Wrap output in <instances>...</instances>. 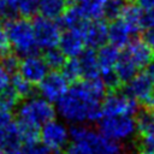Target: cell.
Listing matches in <instances>:
<instances>
[{
  "instance_id": "obj_44",
  "label": "cell",
  "mask_w": 154,
  "mask_h": 154,
  "mask_svg": "<svg viewBox=\"0 0 154 154\" xmlns=\"http://www.w3.org/2000/svg\"><path fill=\"white\" fill-rule=\"evenodd\" d=\"M152 114H153V117H154V108L152 109Z\"/></svg>"
},
{
  "instance_id": "obj_12",
  "label": "cell",
  "mask_w": 154,
  "mask_h": 154,
  "mask_svg": "<svg viewBox=\"0 0 154 154\" xmlns=\"http://www.w3.org/2000/svg\"><path fill=\"white\" fill-rule=\"evenodd\" d=\"M124 51L131 58V60L136 64L140 70L146 69L154 60V51L147 45V42L138 36H134Z\"/></svg>"
},
{
  "instance_id": "obj_29",
  "label": "cell",
  "mask_w": 154,
  "mask_h": 154,
  "mask_svg": "<svg viewBox=\"0 0 154 154\" xmlns=\"http://www.w3.org/2000/svg\"><path fill=\"white\" fill-rule=\"evenodd\" d=\"M40 0H19L18 1V13L26 19H31L38 13Z\"/></svg>"
},
{
  "instance_id": "obj_10",
  "label": "cell",
  "mask_w": 154,
  "mask_h": 154,
  "mask_svg": "<svg viewBox=\"0 0 154 154\" xmlns=\"http://www.w3.org/2000/svg\"><path fill=\"white\" fill-rule=\"evenodd\" d=\"M40 140H42V143L51 150H58L67 143L69 130L61 123L53 119L42 125Z\"/></svg>"
},
{
  "instance_id": "obj_15",
  "label": "cell",
  "mask_w": 154,
  "mask_h": 154,
  "mask_svg": "<svg viewBox=\"0 0 154 154\" xmlns=\"http://www.w3.org/2000/svg\"><path fill=\"white\" fill-rule=\"evenodd\" d=\"M55 22L59 25L60 30L77 29L84 31L90 20L85 18V16L83 14V12L81 11L77 4H69L64 13Z\"/></svg>"
},
{
  "instance_id": "obj_31",
  "label": "cell",
  "mask_w": 154,
  "mask_h": 154,
  "mask_svg": "<svg viewBox=\"0 0 154 154\" xmlns=\"http://www.w3.org/2000/svg\"><path fill=\"white\" fill-rule=\"evenodd\" d=\"M16 154H52V153H51V149L46 144L37 141L34 143L22 144V147Z\"/></svg>"
},
{
  "instance_id": "obj_43",
  "label": "cell",
  "mask_w": 154,
  "mask_h": 154,
  "mask_svg": "<svg viewBox=\"0 0 154 154\" xmlns=\"http://www.w3.org/2000/svg\"><path fill=\"white\" fill-rule=\"evenodd\" d=\"M2 26H4V20H2L1 17H0V29H2Z\"/></svg>"
},
{
  "instance_id": "obj_25",
  "label": "cell",
  "mask_w": 154,
  "mask_h": 154,
  "mask_svg": "<svg viewBox=\"0 0 154 154\" xmlns=\"http://www.w3.org/2000/svg\"><path fill=\"white\" fill-rule=\"evenodd\" d=\"M43 58V60L46 61L48 69L51 70H54V71H60L61 67L64 66L67 57L57 47L54 48H49V49H46L45 53L41 55Z\"/></svg>"
},
{
  "instance_id": "obj_18",
  "label": "cell",
  "mask_w": 154,
  "mask_h": 154,
  "mask_svg": "<svg viewBox=\"0 0 154 154\" xmlns=\"http://www.w3.org/2000/svg\"><path fill=\"white\" fill-rule=\"evenodd\" d=\"M108 41L111 45L116 46L119 49L126 47L129 41L131 40V31L128 25L120 19L117 18L112 22H108Z\"/></svg>"
},
{
  "instance_id": "obj_5",
  "label": "cell",
  "mask_w": 154,
  "mask_h": 154,
  "mask_svg": "<svg viewBox=\"0 0 154 154\" xmlns=\"http://www.w3.org/2000/svg\"><path fill=\"white\" fill-rule=\"evenodd\" d=\"M31 26L36 43L42 49H49L58 46L61 30L55 20L42 17L41 14L34 16L31 19Z\"/></svg>"
},
{
  "instance_id": "obj_26",
  "label": "cell",
  "mask_w": 154,
  "mask_h": 154,
  "mask_svg": "<svg viewBox=\"0 0 154 154\" xmlns=\"http://www.w3.org/2000/svg\"><path fill=\"white\" fill-rule=\"evenodd\" d=\"M20 102V97L16 93L12 85H7L0 91V109L13 111Z\"/></svg>"
},
{
  "instance_id": "obj_19",
  "label": "cell",
  "mask_w": 154,
  "mask_h": 154,
  "mask_svg": "<svg viewBox=\"0 0 154 154\" xmlns=\"http://www.w3.org/2000/svg\"><path fill=\"white\" fill-rule=\"evenodd\" d=\"M119 54H120L119 48H117L111 43H106L97 49L96 58L100 69V75L114 70V65L119 58Z\"/></svg>"
},
{
  "instance_id": "obj_14",
  "label": "cell",
  "mask_w": 154,
  "mask_h": 154,
  "mask_svg": "<svg viewBox=\"0 0 154 154\" xmlns=\"http://www.w3.org/2000/svg\"><path fill=\"white\" fill-rule=\"evenodd\" d=\"M85 47L99 49L108 41V25L105 19L90 20L83 31Z\"/></svg>"
},
{
  "instance_id": "obj_30",
  "label": "cell",
  "mask_w": 154,
  "mask_h": 154,
  "mask_svg": "<svg viewBox=\"0 0 154 154\" xmlns=\"http://www.w3.org/2000/svg\"><path fill=\"white\" fill-rule=\"evenodd\" d=\"M19 64H20V58L12 51L8 54H6L5 57H2L0 59V65L2 66V69L10 75H14L18 72L19 70Z\"/></svg>"
},
{
  "instance_id": "obj_21",
  "label": "cell",
  "mask_w": 154,
  "mask_h": 154,
  "mask_svg": "<svg viewBox=\"0 0 154 154\" xmlns=\"http://www.w3.org/2000/svg\"><path fill=\"white\" fill-rule=\"evenodd\" d=\"M66 0H40L38 14L52 20H57L67 7Z\"/></svg>"
},
{
  "instance_id": "obj_42",
  "label": "cell",
  "mask_w": 154,
  "mask_h": 154,
  "mask_svg": "<svg viewBox=\"0 0 154 154\" xmlns=\"http://www.w3.org/2000/svg\"><path fill=\"white\" fill-rule=\"evenodd\" d=\"M81 0H66V2L67 4H77V2H79Z\"/></svg>"
},
{
  "instance_id": "obj_27",
  "label": "cell",
  "mask_w": 154,
  "mask_h": 154,
  "mask_svg": "<svg viewBox=\"0 0 154 154\" xmlns=\"http://www.w3.org/2000/svg\"><path fill=\"white\" fill-rule=\"evenodd\" d=\"M60 72L70 84H73V83H77L78 81H81L82 76H81V69H79L77 57L76 58H67L64 66L61 67Z\"/></svg>"
},
{
  "instance_id": "obj_16",
  "label": "cell",
  "mask_w": 154,
  "mask_h": 154,
  "mask_svg": "<svg viewBox=\"0 0 154 154\" xmlns=\"http://www.w3.org/2000/svg\"><path fill=\"white\" fill-rule=\"evenodd\" d=\"M142 14H143L142 8H140L135 2L125 0V5L122 10L119 18L128 25L132 37L142 32Z\"/></svg>"
},
{
  "instance_id": "obj_13",
  "label": "cell",
  "mask_w": 154,
  "mask_h": 154,
  "mask_svg": "<svg viewBox=\"0 0 154 154\" xmlns=\"http://www.w3.org/2000/svg\"><path fill=\"white\" fill-rule=\"evenodd\" d=\"M59 49L67 58H76L85 48L83 31L77 29H66L61 32L59 40Z\"/></svg>"
},
{
  "instance_id": "obj_28",
  "label": "cell",
  "mask_w": 154,
  "mask_h": 154,
  "mask_svg": "<svg viewBox=\"0 0 154 154\" xmlns=\"http://www.w3.org/2000/svg\"><path fill=\"white\" fill-rule=\"evenodd\" d=\"M124 5H125V0H106L103 19L106 22H112L119 18Z\"/></svg>"
},
{
  "instance_id": "obj_8",
  "label": "cell",
  "mask_w": 154,
  "mask_h": 154,
  "mask_svg": "<svg viewBox=\"0 0 154 154\" xmlns=\"http://www.w3.org/2000/svg\"><path fill=\"white\" fill-rule=\"evenodd\" d=\"M70 83L60 71L52 70L37 84L38 94L49 102H58L67 91Z\"/></svg>"
},
{
  "instance_id": "obj_9",
  "label": "cell",
  "mask_w": 154,
  "mask_h": 154,
  "mask_svg": "<svg viewBox=\"0 0 154 154\" xmlns=\"http://www.w3.org/2000/svg\"><path fill=\"white\" fill-rule=\"evenodd\" d=\"M81 142L87 143L94 154H122L123 153V146L120 144L119 141L109 138L102 135L101 132H96L89 128Z\"/></svg>"
},
{
  "instance_id": "obj_11",
  "label": "cell",
  "mask_w": 154,
  "mask_h": 154,
  "mask_svg": "<svg viewBox=\"0 0 154 154\" xmlns=\"http://www.w3.org/2000/svg\"><path fill=\"white\" fill-rule=\"evenodd\" d=\"M48 66L41 55L26 57L20 59L18 72L28 82L34 85H37L48 73Z\"/></svg>"
},
{
  "instance_id": "obj_2",
  "label": "cell",
  "mask_w": 154,
  "mask_h": 154,
  "mask_svg": "<svg viewBox=\"0 0 154 154\" xmlns=\"http://www.w3.org/2000/svg\"><path fill=\"white\" fill-rule=\"evenodd\" d=\"M4 30L8 36L12 51L20 59L41 55V48L36 43L30 19L22 17L4 22Z\"/></svg>"
},
{
  "instance_id": "obj_34",
  "label": "cell",
  "mask_w": 154,
  "mask_h": 154,
  "mask_svg": "<svg viewBox=\"0 0 154 154\" xmlns=\"http://www.w3.org/2000/svg\"><path fill=\"white\" fill-rule=\"evenodd\" d=\"M154 26V7L150 10H143L142 14V30Z\"/></svg>"
},
{
  "instance_id": "obj_38",
  "label": "cell",
  "mask_w": 154,
  "mask_h": 154,
  "mask_svg": "<svg viewBox=\"0 0 154 154\" xmlns=\"http://www.w3.org/2000/svg\"><path fill=\"white\" fill-rule=\"evenodd\" d=\"M138 135H142V136H146L148 140H150L153 143H154V124L143 134H138Z\"/></svg>"
},
{
  "instance_id": "obj_22",
  "label": "cell",
  "mask_w": 154,
  "mask_h": 154,
  "mask_svg": "<svg viewBox=\"0 0 154 154\" xmlns=\"http://www.w3.org/2000/svg\"><path fill=\"white\" fill-rule=\"evenodd\" d=\"M11 85L13 87L20 100H26L38 95V89L36 88V85L28 82L24 77H22L19 72L11 76Z\"/></svg>"
},
{
  "instance_id": "obj_7",
  "label": "cell",
  "mask_w": 154,
  "mask_h": 154,
  "mask_svg": "<svg viewBox=\"0 0 154 154\" xmlns=\"http://www.w3.org/2000/svg\"><path fill=\"white\" fill-rule=\"evenodd\" d=\"M122 91L136 100L140 106H143L154 93V83L147 71H138L130 81L123 84Z\"/></svg>"
},
{
  "instance_id": "obj_32",
  "label": "cell",
  "mask_w": 154,
  "mask_h": 154,
  "mask_svg": "<svg viewBox=\"0 0 154 154\" xmlns=\"http://www.w3.org/2000/svg\"><path fill=\"white\" fill-rule=\"evenodd\" d=\"M66 154H94L89 146L84 142H72L69 144Z\"/></svg>"
},
{
  "instance_id": "obj_1",
  "label": "cell",
  "mask_w": 154,
  "mask_h": 154,
  "mask_svg": "<svg viewBox=\"0 0 154 154\" xmlns=\"http://www.w3.org/2000/svg\"><path fill=\"white\" fill-rule=\"evenodd\" d=\"M59 114L71 123H83L85 120L97 123L103 116L101 102L91 100L78 83L71 84L65 95L57 102Z\"/></svg>"
},
{
  "instance_id": "obj_24",
  "label": "cell",
  "mask_w": 154,
  "mask_h": 154,
  "mask_svg": "<svg viewBox=\"0 0 154 154\" xmlns=\"http://www.w3.org/2000/svg\"><path fill=\"white\" fill-rule=\"evenodd\" d=\"M17 128L20 135V140L23 143H34L40 141V135H41V126L30 122L25 120H16Z\"/></svg>"
},
{
  "instance_id": "obj_23",
  "label": "cell",
  "mask_w": 154,
  "mask_h": 154,
  "mask_svg": "<svg viewBox=\"0 0 154 154\" xmlns=\"http://www.w3.org/2000/svg\"><path fill=\"white\" fill-rule=\"evenodd\" d=\"M106 0H81L78 6L87 19L100 20L103 19Z\"/></svg>"
},
{
  "instance_id": "obj_20",
  "label": "cell",
  "mask_w": 154,
  "mask_h": 154,
  "mask_svg": "<svg viewBox=\"0 0 154 154\" xmlns=\"http://www.w3.org/2000/svg\"><path fill=\"white\" fill-rule=\"evenodd\" d=\"M138 71H140V69L136 66V64L131 60V58L128 55V53L125 51H123L119 54V58L114 65V72H116L117 77L119 78L120 83L125 84Z\"/></svg>"
},
{
  "instance_id": "obj_45",
  "label": "cell",
  "mask_w": 154,
  "mask_h": 154,
  "mask_svg": "<svg viewBox=\"0 0 154 154\" xmlns=\"http://www.w3.org/2000/svg\"><path fill=\"white\" fill-rule=\"evenodd\" d=\"M126 1H135V0H126Z\"/></svg>"
},
{
  "instance_id": "obj_41",
  "label": "cell",
  "mask_w": 154,
  "mask_h": 154,
  "mask_svg": "<svg viewBox=\"0 0 154 154\" xmlns=\"http://www.w3.org/2000/svg\"><path fill=\"white\" fill-rule=\"evenodd\" d=\"M52 154H66V152H63L61 149H58V150H54Z\"/></svg>"
},
{
  "instance_id": "obj_40",
  "label": "cell",
  "mask_w": 154,
  "mask_h": 154,
  "mask_svg": "<svg viewBox=\"0 0 154 154\" xmlns=\"http://www.w3.org/2000/svg\"><path fill=\"white\" fill-rule=\"evenodd\" d=\"M18 1H19V0H5V2H6L10 7H12L13 10H17V11H18V8H17V6H18Z\"/></svg>"
},
{
  "instance_id": "obj_4",
  "label": "cell",
  "mask_w": 154,
  "mask_h": 154,
  "mask_svg": "<svg viewBox=\"0 0 154 154\" xmlns=\"http://www.w3.org/2000/svg\"><path fill=\"white\" fill-rule=\"evenodd\" d=\"M140 105L132 97L125 95L122 89L116 91H107L101 101V111L103 117L129 116L135 117Z\"/></svg>"
},
{
  "instance_id": "obj_6",
  "label": "cell",
  "mask_w": 154,
  "mask_h": 154,
  "mask_svg": "<svg viewBox=\"0 0 154 154\" xmlns=\"http://www.w3.org/2000/svg\"><path fill=\"white\" fill-rule=\"evenodd\" d=\"M97 125L102 135L117 141L128 138L136 132L135 118L129 116L102 117L97 122Z\"/></svg>"
},
{
  "instance_id": "obj_3",
  "label": "cell",
  "mask_w": 154,
  "mask_h": 154,
  "mask_svg": "<svg viewBox=\"0 0 154 154\" xmlns=\"http://www.w3.org/2000/svg\"><path fill=\"white\" fill-rule=\"evenodd\" d=\"M55 118V109L53 105L46 99L34 96L26 99L17 109V119L30 122L37 125H43Z\"/></svg>"
},
{
  "instance_id": "obj_33",
  "label": "cell",
  "mask_w": 154,
  "mask_h": 154,
  "mask_svg": "<svg viewBox=\"0 0 154 154\" xmlns=\"http://www.w3.org/2000/svg\"><path fill=\"white\" fill-rule=\"evenodd\" d=\"M10 52H12V46L8 40V36L5 32V30L0 29V59Z\"/></svg>"
},
{
  "instance_id": "obj_17",
  "label": "cell",
  "mask_w": 154,
  "mask_h": 154,
  "mask_svg": "<svg viewBox=\"0 0 154 154\" xmlns=\"http://www.w3.org/2000/svg\"><path fill=\"white\" fill-rule=\"evenodd\" d=\"M82 79H93L100 77V69L97 65V58L95 49L85 47L77 57Z\"/></svg>"
},
{
  "instance_id": "obj_37",
  "label": "cell",
  "mask_w": 154,
  "mask_h": 154,
  "mask_svg": "<svg viewBox=\"0 0 154 154\" xmlns=\"http://www.w3.org/2000/svg\"><path fill=\"white\" fill-rule=\"evenodd\" d=\"M132 2H135L140 8L144 10V11L154 7V0H135Z\"/></svg>"
},
{
  "instance_id": "obj_36",
  "label": "cell",
  "mask_w": 154,
  "mask_h": 154,
  "mask_svg": "<svg viewBox=\"0 0 154 154\" xmlns=\"http://www.w3.org/2000/svg\"><path fill=\"white\" fill-rule=\"evenodd\" d=\"M10 83V75L2 69V66L0 65V91L6 88Z\"/></svg>"
},
{
  "instance_id": "obj_35",
  "label": "cell",
  "mask_w": 154,
  "mask_h": 154,
  "mask_svg": "<svg viewBox=\"0 0 154 154\" xmlns=\"http://www.w3.org/2000/svg\"><path fill=\"white\" fill-rule=\"evenodd\" d=\"M142 38L147 42V45L154 51V26L143 30L142 32Z\"/></svg>"
},
{
  "instance_id": "obj_39",
  "label": "cell",
  "mask_w": 154,
  "mask_h": 154,
  "mask_svg": "<svg viewBox=\"0 0 154 154\" xmlns=\"http://www.w3.org/2000/svg\"><path fill=\"white\" fill-rule=\"evenodd\" d=\"M147 73L150 76V78L153 79V83H154V60L147 66Z\"/></svg>"
}]
</instances>
